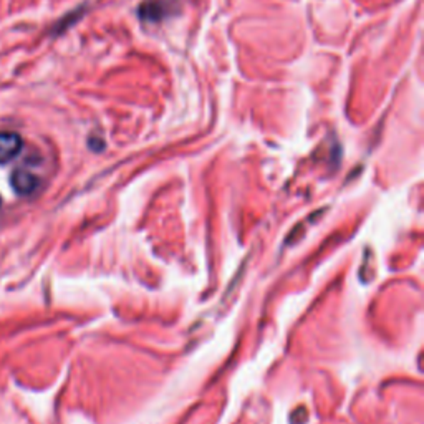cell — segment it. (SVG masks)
Masks as SVG:
<instances>
[{
	"label": "cell",
	"instance_id": "cell-4",
	"mask_svg": "<svg viewBox=\"0 0 424 424\" xmlns=\"http://www.w3.org/2000/svg\"><path fill=\"white\" fill-rule=\"evenodd\" d=\"M0 206H2V199H0Z\"/></svg>",
	"mask_w": 424,
	"mask_h": 424
},
{
	"label": "cell",
	"instance_id": "cell-3",
	"mask_svg": "<svg viewBox=\"0 0 424 424\" xmlns=\"http://www.w3.org/2000/svg\"><path fill=\"white\" fill-rule=\"evenodd\" d=\"M23 141L17 133H0V164H7L18 156Z\"/></svg>",
	"mask_w": 424,
	"mask_h": 424
},
{
	"label": "cell",
	"instance_id": "cell-1",
	"mask_svg": "<svg viewBox=\"0 0 424 424\" xmlns=\"http://www.w3.org/2000/svg\"><path fill=\"white\" fill-rule=\"evenodd\" d=\"M176 0H146L139 9V17L146 22H159L174 10Z\"/></svg>",
	"mask_w": 424,
	"mask_h": 424
},
{
	"label": "cell",
	"instance_id": "cell-2",
	"mask_svg": "<svg viewBox=\"0 0 424 424\" xmlns=\"http://www.w3.org/2000/svg\"><path fill=\"white\" fill-rule=\"evenodd\" d=\"M10 186L18 196H30L37 191L40 186V179L35 176L33 173L25 171V169H18L10 178Z\"/></svg>",
	"mask_w": 424,
	"mask_h": 424
}]
</instances>
